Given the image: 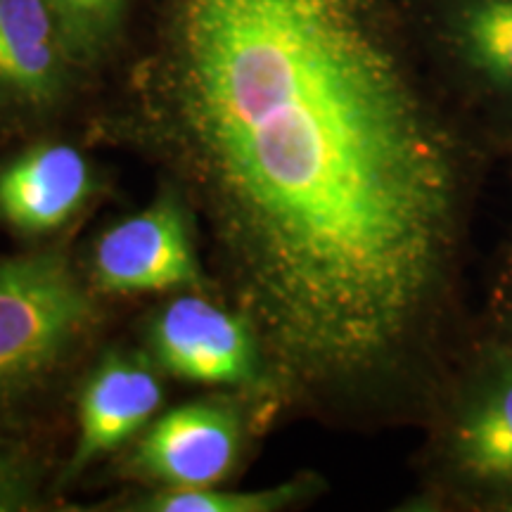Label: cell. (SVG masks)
I'll return each mask as SVG.
<instances>
[{"instance_id": "obj_1", "label": "cell", "mask_w": 512, "mask_h": 512, "mask_svg": "<svg viewBox=\"0 0 512 512\" xmlns=\"http://www.w3.org/2000/svg\"><path fill=\"white\" fill-rule=\"evenodd\" d=\"M131 124L202 216L278 394L406 347L451 249L456 166L384 0H159Z\"/></svg>"}, {"instance_id": "obj_2", "label": "cell", "mask_w": 512, "mask_h": 512, "mask_svg": "<svg viewBox=\"0 0 512 512\" xmlns=\"http://www.w3.org/2000/svg\"><path fill=\"white\" fill-rule=\"evenodd\" d=\"M95 316L62 249L0 259V396L48 380L86 342Z\"/></svg>"}, {"instance_id": "obj_3", "label": "cell", "mask_w": 512, "mask_h": 512, "mask_svg": "<svg viewBox=\"0 0 512 512\" xmlns=\"http://www.w3.org/2000/svg\"><path fill=\"white\" fill-rule=\"evenodd\" d=\"M147 347L155 366L178 380L278 394L252 320L202 290L171 299L150 318Z\"/></svg>"}, {"instance_id": "obj_4", "label": "cell", "mask_w": 512, "mask_h": 512, "mask_svg": "<svg viewBox=\"0 0 512 512\" xmlns=\"http://www.w3.org/2000/svg\"><path fill=\"white\" fill-rule=\"evenodd\" d=\"M91 280L102 294L202 290L192 209L176 188H164L150 207L102 230L93 245Z\"/></svg>"}, {"instance_id": "obj_5", "label": "cell", "mask_w": 512, "mask_h": 512, "mask_svg": "<svg viewBox=\"0 0 512 512\" xmlns=\"http://www.w3.org/2000/svg\"><path fill=\"white\" fill-rule=\"evenodd\" d=\"M242 439L238 401L197 399L152 420L128 453L124 472L155 489H207L235 470Z\"/></svg>"}, {"instance_id": "obj_6", "label": "cell", "mask_w": 512, "mask_h": 512, "mask_svg": "<svg viewBox=\"0 0 512 512\" xmlns=\"http://www.w3.org/2000/svg\"><path fill=\"white\" fill-rule=\"evenodd\" d=\"M164 384L155 361L112 351L91 370L79 394V434L64 479L79 477L95 460L140 437L157 418Z\"/></svg>"}, {"instance_id": "obj_7", "label": "cell", "mask_w": 512, "mask_h": 512, "mask_svg": "<svg viewBox=\"0 0 512 512\" xmlns=\"http://www.w3.org/2000/svg\"><path fill=\"white\" fill-rule=\"evenodd\" d=\"M88 159L67 143H41L0 169V219L24 235L55 233L88 202Z\"/></svg>"}, {"instance_id": "obj_8", "label": "cell", "mask_w": 512, "mask_h": 512, "mask_svg": "<svg viewBox=\"0 0 512 512\" xmlns=\"http://www.w3.org/2000/svg\"><path fill=\"white\" fill-rule=\"evenodd\" d=\"M46 0H0V95L24 107H50L69 67Z\"/></svg>"}, {"instance_id": "obj_9", "label": "cell", "mask_w": 512, "mask_h": 512, "mask_svg": "<svg viewBox=\"0 0 512 512\" xmlns=\"http://www.w3.org/2000/svg\"><path fill=\"white\" fill-rule=\"evenodd\" d=\"M453 453L477 479H512V363L477 396L458 422Z\"/></svg>"}, {"instance_id": "obj_10", "label": "cell", "mask_w": 512, "mask_h": 512, "mask_svg": "<svg viewBox=\"0 0 512 512\" xmlns=\"http://www.w3.org/2000/svg\"><path fill=\"white\" fill-rule=\"evenodd\" d=\"M451 29L458 53L475 72L512 88V0H463Z\"/></svg>"}, {"instance_id": "obj_11", "label": "cell", "mask_w": 512, "mask_h": 512, "mask_svg": "<svg viewBox=\"0 0 512 512\" xmlns=\"http://www.w3.org/2000/svg\"><path fill=\"white\" fill-rule=\"evenodd\" d=\"M74 67H88L107 55L124 27L131 0H46Z\"/></svg>"}, {"instance_id": "obj_12", "label": "cell", "mask_w": 512, "mask_h": 512, "mask_svg": "<svg viewBox=\"0 0 512 512\" xmlns=\"http://www.w3.org/2000/svg\"><path fill=\"white\" fill-rule=\"evenodd\" d=\"M306 482H285L280 486L259 491H226L207 486V489H155L138 496L128 510L143 512H273L304 496Z\"/></svg>"}, {"instance_id": "obj_13", "label": "cell", "mask_w": 512, "mask_h": 512, "mask_svg": "<svg viewBox=\"0 0 512 512\" xmlns=\"http://www.w3.org/2000/svg\"><path fill=\"white\" fill-rule=\"evenodd\" d=\"M41 475L27 453L0 441V512L38 508Z\"/></svg>"}]
</instances>
